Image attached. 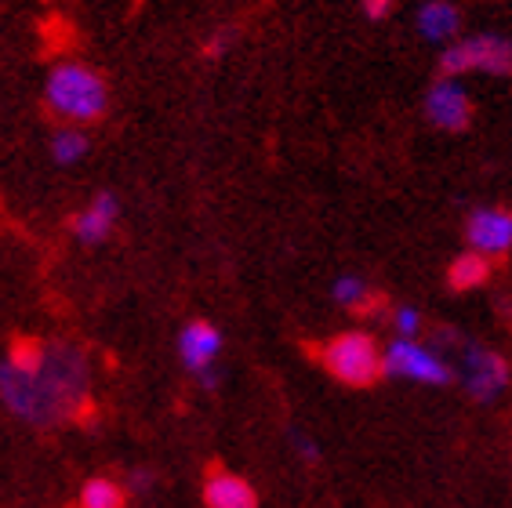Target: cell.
Here are the masks:
<instances>
[{"mask_svg":"<svg viewBox=\"0 0 512 508\" xmlns=\"http://www.w3.org/2000/svg\"><path fill=\"white\" fill-rule=\"evenodd\" d=\"M0 403L33 425L77 418L88 403V360L66 342H15L0 363Z\"/></svg>","mask_w":512,"mask_h":508,"instance_id":"1","label":"cell"},{"mask_svg":"<svg viewBox=\"0 0 512 508\" xmlns=\"http://www.w3.org/2000/svg\"><path fill=\"white\" fill-rule=\"evenodd\" d=\"M44 106L51 117L62 120V127L99 124L109 109V84L88 62H59L44 84Z\"/></svg>","mask_w":512,"mask_h":508,"instance_id":"2","label":"cell"},{"mask_svg":"<svg viewBox=\"0 0 512 508\" xmlns=\"http://www.w3.org/2000/svg\"><path fill=\"white\" fill-rule=\"evenodd\" d=\"M320 367L349 389H371L385 378V349L367 331H342L320 345Z\"/></svg>","mask_w":512,"mask_h":508,"instance_id":"3","label":"cell"},{"mask_svg":"<svg viewBox=\"0 0 512 508\" xmlns=\"http://www.w3.org/2000/svg\"><path fill=\"white\" fill-rule=\"evenodd\" d=\"M444 77H462V73H491V77H512V40L494 37V33H476V37L454 40L440 59Z\"/></svg>","mask_w":512,"mask_h":508,"instance_id":"4","label":"cell"},{"mask_svg":"<svg viewBox=\"0 0 512 508\" xmlns=\"http://www.w3.org/2000/svg\"><path fill=\"white\" fill-rule=\"evenodd\" d=\"M385 374L418 381V385H447L454 378L451 363L436 349L418 342V338H396L385 349Z\"/></svg>","mask_w":512,"mask_h":508,"instance_id":"5","label":"cell"},{"mask_svg":"<svg viewBox=\"0 0 512 508\" xmlns=\"http://www.w3.org/2000/svg\"><path fill=\"white\" fill-rule=\"evenodd\" d=\"M218 352H222V331H218L215 323L193 320L178 331V360H182V367L204 389H215L218 385V374H215Z\"/></svg>","mask_w":512,"mask_h":508,"instance_id":"6","label":"cell"},{"mask_svg":"<svg viewBox=\"0 0 512 508\" xmlns=\"http://www.w3.org/2000/svg\"><path fill=\"white\" fill-rule=\"evenodd\" d=\"M462 385L476 403L498 400L509 385V363L483 345H462Z\"/></svg>","mask_w":512,"mask_h":508,"instance_id":"7","label":"cell"},{"mask_svg":"<svg viewBox=\"0 0 512 508\" xmlns=\"http://www.w3.org/2000/svg\"><path fill=\"white\" fill-rule=\"evenodd\" d=\"M465 240L469 251L483 258H498L512 251V211L505 207H476L469 222H465Z\"/></svg>","mask_w":512,"mask_h":508,"instance_id":"8","label":"cell"},{"mask_svg":"<svg viewBox=\"0 0 512 508\" xmlns=\"http://www.w3.org/2000/svg\"><path fill=\"white\" fill-rule=\"evenodd\" d=\"M425 117L433 120L440 131H465L473 120V98L465 95L458 80L440 77L425 95Z\"/></svg>","mask_w":512,"mask_h":508,"instance_id":"9","label":"cell"},{"mask_svg":"<svg viewBox=\"0 0 512 508\" xmlns=\"http://www.w3.org/2000/svg\"><path fill=\"white\" fill-rule=\"evenodd\" d=\"M117 218H120V200L113 193H95L91 196V204L84 211H77L73 218V236H77L80 244L88 247H99L109 240V233L117 229Z\"/></svg>","mask_w":512,"mask_h":508,"instance_id":"10","label":"cell"},{"mask_svg":"<svg viewBox=\"0 0 512 508\" xmlns=\"http://www.w3.org/2000/svg\"><path fill=\"white\" fill-rule=\"evenodd\" d=\"M204 505L207 508H258V494L244 476H237V472L211 469L204 479Z\"/></svg>","mask_w":512,"mask_h":508,"instance_id":"11","label":"cell"},{"mask_svg":"<svg viewBox=\"0 0 512 508\" xmlns=\"http://www.w3.org/2000/svg\"><path fill=\"white\" fill-rule=\"evenodd\" d=\"M458 26H462V15L447 0H425L422 8H418V33L425 40H433V44H447L451 48V40L458 37Z\"/></svg>","mask_w":512,"mask_h":508,"instance_id":"12","label":"cell"},{"mask_svg":"<svg viewBox=\"0 0 512 508\" xmlns=\"http://www.w3.org/2000/svg\"><path fill=\"white\" fill-rule=\"evenodd\" d=\"M491 280V258H483L476 251H465L458 254L447 269V284L451 291H473V287H483Z\"/></svg>","mask_w":512,"mask_h":508,"instance_id":"13","label":"cell"},{"mask_svg":"<svg viewBox=\"0 0 512 508\" xmlns=\"http://www.w3.org/2000/svg\"><path fill=\"white\" fill-rule=\"evenodd\" d=\"M124 505H128V490L109 476L84 479L77 490V508H124Z\"/></svg>","mask_w":512,"mask_h":508,"instance_id":"14","label":"cell"},{"mask_svg":"<svg viewBox=\"0 0 512 508\" xmlns=\"http://www.w3.org/2000/svg\"><path fill=\"white\" fill-rule=\"evenodd\" d=\"M88 149H91V142H88V135H84V127H59V131L51 135L48 153L59 167H73L88 157Z\"/></svg>","mask_w":512,"mask_h":508,"instance_id":"15","label":"cell"},{"mask_svg":"<svg viewBox=\"0 0 512 508\" xmlns=\"http://www.w3.org/2000/svg\"><path fill=\"white\" fill-rule=\"evenodd\" d=\"M331 298H335L342 309H353V313H364V309H371V302H375L371 287H367L360 276H338L335 284H331Z\"/></svg>","mask_w":512,"mask_h":508,"instance_id":"16","label":"cell"},{"mask_svg":"<svg viewBox=\"0 0 512 508\" xmlns=\"http://www.w3.org/2000/svg\"><path fill=\"white\" fill-rule=\"evenodd\" d=\"M393 327L400 338H418V331H422V313L411 309V305H400L393 313Z\"/></svg>","mask_w":512,"mask_h":508,"instance_id":"17","label":"cell"},{"mask_svg":"<svg viewBox=\"0 0 512 508\" xmlns=\"http://www.w3.org/2000/svg\"><path fill=\"white\" fill-rule=\"evenodd\" d=\"M360 8L367 11V19H385L389 15V8H393V0H360Z\"/></svg>","mask_w":512,"mask_h":508,"instance_id":"18","label":"cell"},{"mask_svg":"<svg viewBox=\"0 0 512 508\" xmlns=\"http://www.w3.org/2000/svg\"><path fill=\"white\" fill-rule=\"evenodd\" d=\"M226 44H229V37H215V40H207L204 55H211V59H215V55H218V51H222V48H226Z\"/></svg>","mask_w":512,"mask_h":508,"instance_id":"19","label":"cell"}]
</instances>
